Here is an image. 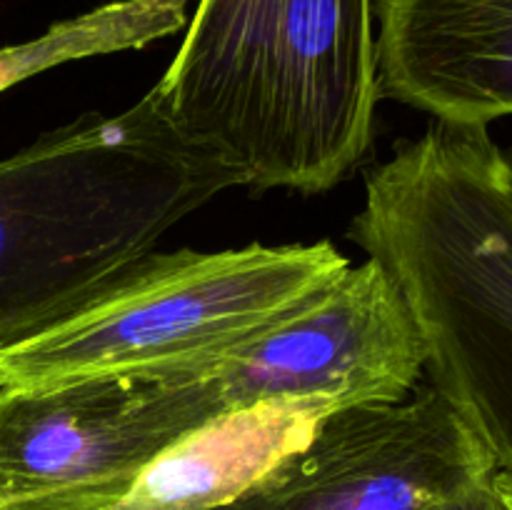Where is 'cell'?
I'll use <instances>...</instances> for the list:
<instances>
[{"mask_svg":"<svg viewBox=\"0 0 512 510\" xmlns=\"http://www.w3.org/2000/svg\"><path fill=\"white\" fill-rule=\"evenodd\" d=\"M220 413L185 370L0 385V510H98Z\"/></svg>","mask_w":512,"mask_h":510,"instance_id":"obj_4","label":"cell"},{"mask_svg":"<svg viewBox=\"0 0 512 510\" xmlns=\"http://www.w3.org/2000/svg\"><path fill=\"white\" fill-rule=\"evenodd\" d=\"M328 400H265L230 410L155 455L128 490L98 510H218L303 448Z\"/></svg>","mask_w":512,"mask_h":510,"instance_id":"obj_8","label":"cell"},{"mask_svg":"<svg viewBox=\"0 0 512 510\" xmlns=\"http://www.w3.org/2000/svg\"><path fill=\"white\" fill-rule=\"evenodd\" d=\"M348 258L330 240L150 253L58 323L0 348V385L183 368L253 338L328 288Z\"/></svg>","mask_w":512,"mask_h":510,"instance_id":"obj_3","label":"cell"},{"mask_svg":"<svg viewBox=\"0 0 512 510\" xmlns=\"http://www.w3.org/2000/svg\"><path fill=\"white\" fill-rule=\"evenodd\" d=\"M493 478L475 485L473 490H468V493L460 495V498L450 500V503H445L443 508L438 510H505L503 500H500L498 490H495Z\"/></svg>","mask_w":512,"mask_h":510,"instance_id":"obj_10","label":"cell"},{"mask_svg":"<svg viewBox=\"0 0 512 510\" xmlns=\"http://www.w3.org/2000/svg\"><path fill=\"white\" fill-rule=\"evenodd\" d=\"M498 473L488 445L430 383L325 415L303 448L218 510H438Z\"/></svg>","mask_w":512,"mask_h":510,"instance_id":"obj_6","label":"cell"},{"mask_svg":"<svg viewBox=\"0 0 512 510\" xmlns=\"http://www.w3.org/2000/svg\"><path fill=\"white\" fill-rule=\"evenodd\" d=\"M193 0H110L75 18L58 20L38 38L0 48V93L13 85L93 55L140 50L188 25Z\"/></svg>","mask_w":512,"mask_h":510,"instance_id":"obj_9","label":"cell"},{"mask_svg":"<svg viewBox=\"0 0 512 510\" xmlns=\"http://www.w3.org/2000/svg\"><path fill=\"white\" fill-rule=\"evenodd\" d=\"M380 98L450 125L512 115V0H373Z\"/></svg>","mask_w":512,"mask_h":510,"instance_id":"obj_7","label":"cell"},{"mask_svg":"<svg viewBox=\"0 0 512 510\" xmlns=\"http://www.w3.org/2000/svg\"><path fill=\"white\" fill-rule=\"evenodd\" d=\"M155 90L250 190L325 193L373 143V0H198Z\"/></svg>","mask_w":512,"mask_h":510,"instance_id":"obj_1","label":"cell"},{"mask_svg":"<svg viewBox=\"0 0 512 510\" xmlns=\"http://www.w3.org/2000/svg\"><path fill=\"white\" fill-rule=\"evenodd\" d=\"M175 370L203 380L220 413L265 400L348 408L408 398L425 348L398 285L368 258L253 338Z\"/></svg>","mask_w":512,"mask_h":510,"instance_id":"obj_5","label":"cell"},{"mask_svg":"<svg viewBox=\"0 0 512 510\" xmlns=\"http://www.w3.org/2000/svg\"><path fill=\"white\" fill-rule=\"evenodd\" d=\"M495 490H498L500 500H503L505 510H512V473H505V470H498L493 478Z\"/></svg>","mask_w":512,"mask_h":510,"instance_id":"obj_11","label":"cell"},{"mask_svg":"<svg viewBox=\"0 0 512 510\" xmlns=\"http://www.w3.org/2000/svg\"><path fill=\"white\" fill-rule=\"evenodd\" d=\"M350 238L408 303L430 385L512 473V158L433 120L365 173Z\"/></svg>","mask_w":512,"mask_h":510,"instance_id":"obj_2","label":"cell"}]
</instances>
